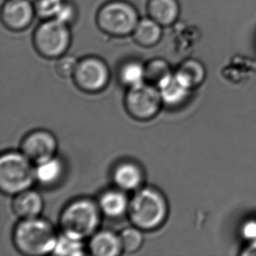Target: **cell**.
I'll use <instances>...</instances> for the list:
<instances>
[{"label": "cell", "instance_id": "cell-1", "mask_svg": "<svg viewBox=\"0 0 256 256\" xmlns=\"http://www.w3.org/2000/svg\"><path fill=\"white\" fill-rule=\"evenodd\" d=\"M168 214L166 198L162 192L153 187L138 189L128 204V218L134 226L142 231H153L161 228Z\"/></svg>", "mask_w": 256, "mask_h": 256}, {"label": "cell", "instance_id": "cell-2", "mask_svg": "<svg viewBox=\"0 0 256 256\" xmlns=\"http://www.w3.org/2000/svg\"><path fill=\"white\" fill-rule=\"evenodd\" d=\"M99 204L90 198L71 201L60 216V226L63 234L84 240L94 236L100 223Z\"/></svg>", "mask_w": 256, "mask_h": 256}, {"label": "cell", "instance_id": "cell-3", "mask_svg": "<svg viewBox=\"0 0 256 256\" xmlns=\"http://www.w3.org/2000/svg\"><path fill=\"white\" fill-rule=\"evenodd\" d=\"M58 236L54 226L44 218L22 220L14 229V242L24 256H40L51 253Z\"/></svg>", "mask_w": 256, "mask_h": 256}, {"label": "cell", "instance_id": "cell-4", "mask_svg": "<svg viewBox=\"0 0 256 256\" xmlns=\"http://www.w3.org/2000/svg\"><path fill=\"white\" fill-rule=\"evenodd\" d=\"M32 164L22 152L4 153L0 158V188L4 194L16 195L29 189L36 180Z\"/></svg>", "mask_w": 256, "mask_h": 256}, {"label": "cell", "instance_id": "cell-5", "mask_svg": "<svg viewBox=\"0 0 256 256\" xmlns=\"http://www.w3.org/2000/svg\"><path fill=\"white\" fill-rule=\"evenodd\" d=\"M139 20V14L135 6L124 0L107 2L97 12L98 28L106 34L114 37L132 34Z\"/></svg>", "mask_w": 256, "mask_h": 256}, {"label": "cell", "instance_id": "cell-6", "mask_svg": "<svg viewBox=\"0 0 256 256\" xmlns=\"http://www.w3.org/2000/svg\"><path fill=\"white\" fill-rule=\"evenodd\" d=\"M71 40L70 24L57 18L44 20L36 28L32 37L36 51L46 59H59L65 56Z\"/></svg>", "mask_w": 256, "mask_h": 256}, {"label": "cell", "instance_id": "cell-7", "mask_svg": "<svg viewBox=\"0 0 256 256\" xmlns=\"http://www.w3.org/2000/svg\"><path fill=\"white\" fill-rule=\"evenodd\" d=\"M158 88L144 82L130 88L125 96V108L138 121H149L156 116L163 105Z\"/></svg>", "mask_w": 256, "mask_h": 256}, {"label": "cell", "instance_id": "cell-8", "mask_svg": "<svg viewBox=\"0 0 256 256\" xmlns=\"http://www.w3.org/2000/svg\"><path fill=\"white\" fill-rule=\"evenodd\" d=\"M73 78L79 90L86 93H98L108 86L110 73L104 60L88 56L78 60Z\"/></svg>", "mask_w": 256, "mask_h": 256}, {"label": "cell", "instance_id": "cell-9", "mask_svg": "<svg viewBox=\"0 0 256 256\" xmlns=\"http://www.w3.org/2000/svg\"><path fill=\"white\" fill-rule=\"evenodd\" d=\"M57 140L52 133L45 130L30 132L22 141L21 152L38 166L54 158Z\"/></svg>", "mask_w": 256, "mask_h": 256}, {"label": "cell", "instance_id": "cell-10", "mask_svg": "<svg viewBox=\"0 0 256 256\" xmlns=\"http://www.w3.org/2000/svg\"><path fill=\"white\" fill-rule=\"evenodd\" d=\"M35 15L34 4L29 0H6L1 10L3 24L14 32L26 29L32 24Z\"/></svg>", "mask_w": 256, "mask_h": 256}, {"label": "cell", "instance_id": "cell-11", "mask_svg": "<svg viewBox=\"0 0 256 256\" xmlns=\"http://www.w3.org/2000/svg\"><path fill=\"white\" fill-rule=\"evenodd\" d=\"M112 178L114 184L121 190H138L144 180V173L140 164L130 160H125L114 167Z\"/></svg>", "mask_w": 256, "mask_h": 256}, {"label": "cell", "instance_id": "cell-12", "mask_svg": "<svg viewBox=\"0 0 256 256\" xmlns=\"http://www.w3.org/2000/svg\"><path fill=\"white\" fill-rule=\"evenodd\" d=\"M43 206L42 195L30 189L16 194L12 201L14 212L21 220L37 218L42 214Z\"/></svg>", "mask_w": 256, "mask_h": 256}, {"label": "cell", "instance_id": "cell-13", "mask_svg": "<svg viewBox=\"0 0 256 256\" xmlns=\"http://www.w3.org/2000/svg\"><path fill=\"white\" fill-rule=\"evenodd\" d=\"M88 250L96 256H116L122 252L119 236L108 230L99 231L91 236Z\"/></svg>", "mask_w": 256, "mask_h": 256}, {"label": "cell", "instance_id": "cell-14", "mask_svg": "<svg viewBox=\"0 0 256 256\" xmlns=\"http://www.w3.org/2000/svg\"><path fill=\"white\" fill-rule=\"evenodd\" d=\"M147 10L149 17L163 28L169 26L180 16V3L178 0H149Z\"/></svg>", "mask_w": 256, "mask_h": 256}, {"label": "cell", "instance_id": "cell-15", "mask_svg": "<svg viewBox=\"0 0 256 256\" xmlns=\"http://www.w3.org/2000/svg\"><path fill=\"white\" fill-rule=\"evenodd\" d=\"M98 204L100 211L110 218H119L128 212L130 201L121 189L108 190L100 195Z\"/></svg>", "mask_w": 256, "mask_h": 256}, {"label": "cell", "instance_id": "cell-16", "mask_svg": "<svg viewBox=\"0 0 256 256\" xmlns=\"http://www.w3.org/2000/svg\"><path fill=\"white\" fill-rule=\"evenodd\" d=\"M163 35V26L149 17L140 18L132 36L136 44L144 48L156 46Z\"/></svg>", "mask_w": 256, "mask_h": 256}, {"label": "cell", "instance_id": "cell-17", "mask_svg": "<svg viewBox=\"0 0 256 256\" xmlns=\"http://www.w3.org/2000/svg\"><path fill=\"white\" fill-rule=\"evenodd\" d=\"M174 74L181 84L192 90L203 84L206 77V71L200 62L189 59L182 62Z\"/></svg>", "mask_w": 256, "mask_h": 256}, {"label": "cell", "instance_id": "cell-18", "mask_svg": "<svg viewBox=\"0 0 256 256\" xmlns=\"http://www.w3.org/2000/svg\"><path fill=\"white\" fill-rule=\"evenodd\" d=\"M164 104L170 108L178 107L186 100L190 90L176 79L175 74L158 88Z\"/></svg>", "mask_w": 256, "mask_h": 256}, {"label": "cell", "instance_id": "cell-19", "mask_svg": "<svg viewBox=\"0 0 256 256\" xmlns=\"http://www.w3.org/2000/svg\"><path fill=\"white\" fill-rule=\"evenodd\" d=\"M36 180L45 186L56 184L63 175V164L59 158H52L44 163L40 164L35 168Z\"/></svg>", "mask_w": 256, "mask_h": 256}, {"label": "cell", "instance_id": "cell-20", "mask_svg": "<svg viewBox=\"0 0 256 256\" xmlns=\"http://www.w3.org/2000/svg\"><path fill=\"white\" fill-rule=\"evenodd\" d=\"M119 80L130 88L146 82V66L138 60H128L119 70Z\"/></svg>", "mask_w": 256, "mask_h": 256}, {"label": "cell", "instance_id": "cell-21", "mask_svg": "<svg viewBox=\"0 0 256 256\" xmlns=\"http://www.w3.org/2000/svg\"><path fill=\"white\" fill-rule=\"evenodd\" d=\"M173 73L167 62L154 59L146 65V82L160 88L172 76Z\"/></svg>", "mask_w": 256, "mask_h": 256}, {"label": "cell", "instance_id": "cell-22", "mask_svg": "<svg viewBox=\"0 0 256 256\" xmlns=\"http://www.w3.org/2000/svg\"><path fill=\"white\" fill-rule=\"evenodd\" d=\"M122 252L133 254L138 252L144 244L142 230L136 226L128 228L119 234Z\"/></svg>", "mask_w": 256, "mask_h": 256}, {"label": "cell", "instance_id": "cell-23", "mask_svg": "<svg viewBox=\"0 0 256 256\" xmlns=\"http://www.w3.org/2000/svg\"><path fill=\"white\" fill-rule=\"evenodd\" d=\"M52 254L62 256H84V243L82 240L74 239L66 234H62L58 237Z\"/></svg>", "mask_w": 256, "mask_h": 256}, {"label": "cell", "instance_id": "cell-24", "mask_svg": "<svg viewBox=\"0 0 256 256\" xmlns=\"http://www.w3.org/2000/svg\"><path fill=\"white\" fill-rule=\"evenodd\" d=\"M66 0H38L35 4V12L38 17L49 20L56 18Z\"/></svg>", "mask_w": 256, "mask_h": 256}, {"label": "cell", "instance_id": "cell-25", "mask_svg": "<svg viewBox=\"0 0 256 256\" xmlns=\"http://www.w3.org/2000/svg\"><path fill=\"white\" fill-rule=\"evenodd\" d=\"M56 64V73L63 78L73 76L74 71L76 70L77 60L73 56H63L57 59Z\"/></svg>", "mask_w": 256, "mask_h": 256}, {"label": "cell", "instance_id": "cell-26", "mask_svg": "<svg viewBox=\"0 0 256 256\" xmlns=\"http://www.w3.org/2000/svg\"><path fill=\"white\" fill-rule=\"evenodd\" d=\"M76 7L73 3L66 0V2L63 4L62 8L60 10L59 14H57L56 18L70 26L74 21L76 20Z\"/></svg>", "mask_w": 256, "mask_h": 256}, {"label": "cell", "instance_id": "cell-27", "mask_svg": "<svg viewBox=\"0 0 256 256\" xmlns=\"http://www.w3.org/2000/svg\"><path fill=\"white\" fill-rule=\"evenodd\" d=\"M242 236L248 242L256 240V220L246 222L242 229Z\"/></svg>", "mask_w": 256, "mask_h": 256}, {"label": "cell", "instance_id": "cell-28", "mask_svg": "<svg viewBox=\"0 0 256 256\" xmlns=\"http://www.w3.org/2000/svg\"><path fill=\"white\" fill-rule=\"evenodd\" d=\"M242 256H256V240L250 242L243 250Z\"/></svg>", "mask_w": 256, "mask_h": 256}]
</instances>
